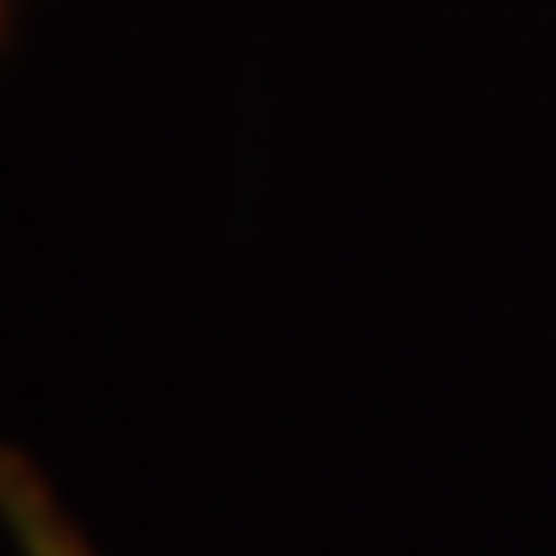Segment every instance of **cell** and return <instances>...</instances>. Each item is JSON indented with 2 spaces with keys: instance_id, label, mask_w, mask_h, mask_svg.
I'll return each mask as SVG.
<instances>
[{
  "instance_id": "6da1fadb",
  "label": "cell",
  "mask_w": 556,
  "mask_h": 556,
  "mask_svg": "<svg viewBox=\"0 0 556 556\" xmlns=\"http://www.w3.org/2000/svg\"><path fill=\"white\" fill-rule=\"evenodd\" d=\"M0 520L11 526L21 556H99L78 536L37 464L21 458L11 443H0Z\"/></svg>"
},
{
  "instance_id": "7a4b0ae2",
  "label": "cell",
  "mask_w": 556,
  "mask_h": 556,
  "mask_svg": "<svg viewBox=\"0 0 556 556\" xmlns=\"http://www.w3.org/2000/svg\"><path fill=\"white\" fill-rule=\"evenodd\" d=\"M0 11H5V0H0Z\"/></svg>"
}]
</instances>
